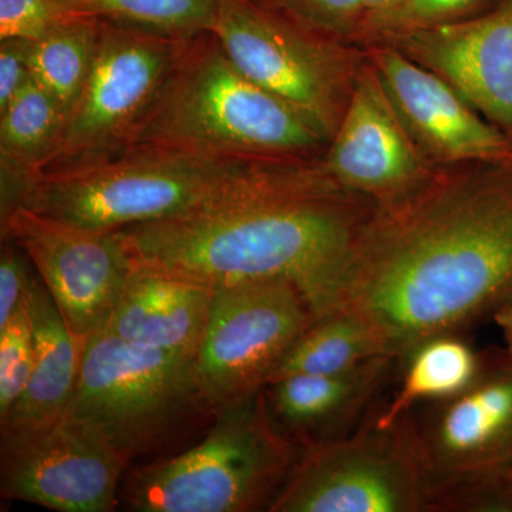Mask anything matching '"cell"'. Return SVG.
<instances>
[{
    "instance_id": "cell-1",
    "label": "cell",
    "mask_w": 512,
    "mask_h": 512,
    "mask_svg": "<svg viewBox=\"0 0 512 512\" xmlns=\"http://www.w3.org/2000/svg\"><path fill=\"white\" fill-rule=\"evenodd\" d=\"M512 292V163L436 167L377 205L350 251L339 309L360 316L397 360L463 332Z\"/></svg>"
},
{
    "instance_id": "cell-2",
    "label": "cell",
    "mask_w": 512,
    "mask_h": 512,
    "mask_svg": "<svg viewBox=\"0 0 512 512\" xmlns=\"http://www.w3.org/2000/svg\"><path fill=\"white\" fill-rule=\"evenodd\" d=\"M376 207L323 156L256 158L190 214L121 232L136 258L210 284L285 279L319 319L338 311L350 251Z\"/></svg>"
},
{
    "instance_id": "cell-3",
    "label": "cell",
    "mask_w": 512,
    "mask_h": 512,
    "mask_svg": "<svg viewBox=\"0 0 512 512\" xmlns=\"http://www.w3.org/2000/svg\"><path fill=\"white\" fill-rule=\"evenodd\" d=\"M131 146L247 160L319 157L328 138L284 100L238 69L211 32L191 37Z\"/></svg>"
},
{
    "instance_id": "cell-4",
    "label": "cell",
    "mask_w": 512,
    "mask_h": 512,
    "mask_svg": "<svg viewBox=\"0 0 512 512\" xmlns=\"http://www.w3.org/2000/svg\"><path fill=\"white\" fill-rule=\"evenodd\" d=\"M299 456L262 389L215 414L197 446L131 471L124 503L137 512L269 511Z\"/></svg>"
},
{
    "instance_id": "cell-5",
    "label": "cell",
    "mask_w": 512,
    "mask_h": 512,
    "mask_svg": "<svg viewBox=\"0 0 512 512\" xmlns=\"http://www.w3.org/2000/svg\"><path fill=\"white\" fill-rule=\"evenodd\" d=\"M194 360L97 330L84 345L79 382L64 416L92 431L128 467L215 416Z\"/></svg>"
},
{
    "instance_id": "cell-6",
    "label": "cell",
    "mask_w": 512,
    "mask_h": 512,
    "mask_svg": "<svg viewBox=\"0 0 512 512\" xmlns=\"http://www.w3.org/2000/svg\"><path fill=\"white\" fill-rule=\"evenodd\" d=\"M254 160L126 147L92 163L40 175L22 208L74 227L120 231L190 214L220 195Z\"/></svg>"
},
{
    "instance_id": "cell-7",
    "label": "cell",
    "mask_w": 512,
    "mask_h": 512,
    "mask_svg": "<svg viewBox=\"0 0 512 512\" xmlns=\"http://www.w3.org/2000/svg\"><path fill=\"white\" fill-rule=\"evenodd\" d=\"M212 35L242 73L328 138L348 109L365 49L313 28L271 0H222Z\"/></svg>"
},
{
    "instance_id": "cell-8",
    "label": "cell",
    "mask_w": 512,
    "mask_h": 512,
    "mask_svg": "<svg viewBox=\"0 0 512 512\" xmlns=\"http://www.w3.org/2000/svg\"><path fill=\"white\" fill-rule=\"evenodd\" d=\"M212 285L210 318L194 363L202 392L217 414L265 389L316 316L302 292L285 279Z\"/></svg>"
},
{
    "instance_id": "cell-9",
    "label": "cell",
    "mask_w": 512,
    "mask_h": 512,
    "mask_svg": "<svg viewBox=\"0 0 512 512\" xmlns=\"http://www.w3.org/2000/svg\"><path fill=\"white\" fill-rule=\"evenodd\" d=\"M187 40L100 20L92 72L40 175L126 148Z\"/></svg>"
},
{
    "instance_id": "cell-10",
    "label": "cell",
    "mask_w": 512,
    "mask_h": 512,
    "mask_svg": "<svg viewBox=\"0 0 512 512\" xmlns=\"http://www.w3.org/2000/svg\"><path fill=\"white\" fill-rule=\"evenodd\" d=\"M370 413V412H369ZM269 512H430L427 484L397 426L369 414L345 439L301 451Z\"/></svg>"
},
{
    "instance_id": "cell-11",
    "label": "cell",
    "mask_w": 512,
    "mask_h": 512,
    "mask_svg": "<svg viewBox=\"0 0 512 512\" xmlns=\"http://www.w3.org/2000/svg\"><path fill=\"white\" fill-rule=\"evenodd\" d=\"M0 234L23 249L74 336L86 342L106 328L133 265L121 229L93 231L19 208Z\"/></svg>"
},
{
    "instance_id": "cell-12",
    "label": "cell",
    "mask_w": 512,
    "mask_h": 512,
    "mask_svg": "<svg viewBox=\"0 0 512 512\" xmlns=\"http://www.w3.org/2000/svg\"><path fill=\"white\" fill-rule=\"evenodd\" d=\"M126 468L66 416L35 429L0 430V490L8 500L60 512H110Z\"/></svg>"
},
{
    "instance_id": "cell-13",
    "label": "cell",
    "mask_w": 512,
    "mask_h": 512,
    "mask_svg": "<svg viewBox=\"0 0 512 512\" xmlns=\"http://www.w3.org/2000/svg\"><path fill=\"white\" fill-rule=\"evenodd\" d=\"M426 484L512 461V362L488 350L480 375L461 392L421 404L397 421Z\"/></svg>"
},
{
    "instance_id": "cell-14",
    "label": "cell",
    "mask_w": 512,
    "mask_h": 512,
    "mask_svg": "<svg viewBox=\"0 0 512 512\" xmlns=\"http://www.w3.org/2000/svg\"><path fill=\"white\" fill-rule=\"evenodd\" d=\"M421 154L434 167L512 163V140L460 93L389 43L363 47Z\"/></svg>"
},
{
    "instance_id": "cell-15",
    "label": "cell",
    "mask_w": 512,
    "mask_h": 512,
    "mask_svg": "<svg viewBox=\"0 0 512 512\" xmlns=\"http://www.w3.org/2000/svg\"><path fill=\"white\" fill-rule=\"evenodd\" d=\"M323 163L343 187L376 205L406 197L436 170L404 127L367 57Z\"/></svg>"
},
{
    "instance_id": "cell-16",
    "label": "cell",
    "mask_w": 512,
    "mask_h": 512,
    "mask_svg": "<svg viewBox=\"0 0 512 512\" xmlns=\"http://www.w3.org/2000/svg\"><path fill=\"white\" fill-rule=\"evenodd\" d=\"M380 43L439 74L512 140V0L476 18Z\"/></svg>"
},
{
    "instance_id": "cell-17",
    "label": "cell",
    "mask_w": 512,
    "mask_h": 512,
    "mask_svg": "<svg viewBox=\"0 0 512 512\" xmlns=\"http://www.w3.org/2000/svg\"><path fill=\"white\" fill-rule=\"evenodd\" d=\"M399 360L380 356L339 375H295L265 387L278 429L302 450L345 439L359 429Z\"/></svg>"
},
{
    "instance_id": "cell-18",
    "label": "cell",
    "mask_w": 512,
    "mask_h": 512,
    "mask_svg": "<svg viewBox=\"0 0 512 512\" xmlns=\"http://www.w3.org/2000/svg\"><path fill=\"white\" fill-rule=\"evenodd\" d=\"M212 299L214 285L210 282L133 255V265L106 329L141 348L168 350L195 359Z\"/></svg>"
},
{
    "instance_id": "cell-19",
    "label": "cell",
    "mask_w": 512,
    "mask_h": 512,
    "mask_svg": "<svg viewBox=\"0 0 512 512\" xmlns=\"http://www.w3.org/2000/svg\"><path fill=\"white\" fill-rule=\"evenodd\" d=\"M26 311L35 340V367L22 399L0 430L35 429L64 416L82 370L86 342L74 336L42 279L32 276Z\"/></svg>"
},
{
    "instance_id": "cell-20",
    "label": "cell",
    "mask_w": 512,
    "mask_h": 512,
    "mask_svg": "<svg viewBox=\"0 0 512 512\" xmlns=\"http://www.w3.org/2000/svg\"><path fill=\"white\" fill-rule=\"evenodd\" d=\"M64 123L60 104L33 79L0 110V227L25 207Z\"/></svg>"
},
{
    "instance_id": "cell-21",
    "label": "cell",
    "mask_w": 512,
    "mask_h": 512,
    "mask_svg": "<svg viewBox=\"0 0 512 512\" xmlns=\"http://www.w3.org/2000/svg\"><path fill=\"white\" fill-rule=\"evenodd\" d=\"M487 355L488 350L478 352L461 332L423 340L399 360L402 377L396 390L373 406L370 420L380 429H389L421 404L461 392L480 375Z\"/></svg>"
},
{
    "instance_id": "cell-22",
    "label": "cell",
    "mask_w": 512,
    "mask_h": 512,
    "mask_svg": "<svg viewBox=\"0 0 512 512\" xmlns=\"http://www.w3.org/2000/svg\"><path fill=\"white\" fill-rule=\"evenodd\" d=\"M380 356L390 355L375 330L355 313L338 309L316 319L295 340L268 384L295 375H339Z\"/></svg>"
},
{
    "instance_id": "cell-23",
    "label": "cell",
    "mask_w": 512,
    "mask_h": 512,
    "mask_svg": "<svg viewBox=\"0 0 512 512\" xmlns=\"http://www.w3.org/2000/svg\"><path fill=\"white\" fill-rule=\"evenodd\" d=\"M100 19L77 15L30 42L32 79L69 116L89 79L99 45Z\"/></svg>"
},
{
    "instance_id": "cell-24",
    "label": "cell",
    "mask_w": 512,
    "mask_h": 512,
    "mask_svg": "<svg viewBox=\"0 0 512 512\" xmlns=\"http://www.w3.org/2000/svg\"><path fill=\"white\" fill-rule=\"evenodd\" d=\"M80 15L190 39L210 32L222 0H64Z\"/></svg>"
},
{
    "instance_id": "cell-25",
    "label": "cell",
    "mask_w": 512,
    "mask_h": 512,
    "mask_svg": "<svg viewBox=\"0 0 512 512\" xmlns=\"http://www.w3.org/2000/svg\"><path fill=\"white\" fill-rule=\"evenodd\" d=\"M427 498L430 512H512V461L436 478Z\"/></svg>"
},
{
    "instance_id": "cell-26",
    "label": "cell",
    "mask_w": 512,
    "mask_h": 512,
    "mask_svg": "<svg viewBox=\"0 0 512 512\" xmlns=\"http://www.w3.org/2000/svg\"><path fill=\"white\" fill-rule=\"evenodd\" d=\"M26 301V299H25ZM35 367V340L26 305L0 329V424L22 399Z\"/></svg>"
},
{
    "instance_id": "cell-27",
    "label": "cell",
    "mask_w": 512,
    "mask_h": 512,
    "mask_svg": "<svg viewBox=\"0 0 512 512\" xmlns=\"http://www.w3.org/2000/svg\"><path fill=\"white\" fill-rule=\"evenodd\" d=\"M501 2L503 0H403L399 9L384 20L363 47L403 33L476 18Z\"/></svg>"
},
{
    "instance_id": "cell-28",
    "label": "cell",
    "mask_w": 512,
    "mask_h": 512,
    "mask_svg": "<svg viewBox=\"0 0 512 512\" xmlns=\"http://www.w3.org/2000/svg\"><path fill=\"white\" fill-rule=\"evenodd\" d=\"M77 15L64 0H0V40L33 42Z\"/></svg>"
},
{
    "instance_id": "cell-29",
    "label": "cell",
    "mask_w": 512,
    "mask_h": 512,
    "mask_svg": "<svg viewBox=\"0 0 512 512\" xmlns=\"http://www.w3.org/2000/svg\"><path fill=\"white\" fill-rule=\"evenodd\" d=\"M313 28L359 46L363 28L360 0H271Z\"/></svg>"
},
{
    "instance_id": "cell-30",
    "label": "cell",
    "mask_w": 512,
    "mask_h": 512,
    "mask_svg": "<svg viewBox=\"0 0 512 512\" xmlns=\"http://www.w3.org/2000/svg\"><path fill=\"white\" fill-rule=\"evenodd\" d=\"M23 249L12 239H3L0 252V329L8 325L25 303L32 272Z\"/></svg>"
},
{
    "instance_id": "cell-31",
    "label": "cell",
    "mask_w": 512,
    "mask_h": 512,
    "mask_svg": "<svg viewBox=\"0 0 512 512\" xmlns=\"http://www.w3.org/2000/svg\"><path fill=\"white\" fill-rule=\"evenodd\" d=\"M29 49L28 40H0V110L32 79Z\"/></svg>"
},
{
    "instance_id": "cell-32",
    "label": "cell",
    "mask_w": 512,
    "mask_h": 512,
    "mask_svg": "<svg viewBox=\"0 0 512 512\" xmlns=\"http://www.w3.org/2000/svg\"><path fill=\"white\" fill-rule=\"evenodd\" d=\"M403 0H360L363 10V28L359 37V46H365L367 39L372 36L380 25L393 15Z\"/></svg>"
},
{
    "instance_id": "cell-33",
    "label": "cell",
    "mask_w": 512,
    "mask_h": 512,
    "mask_svg": "<svg viewBox=\"0 0 512 512\" xmlns=\"http://www.w3.org/2000/svg\"><path fill=\"white\" fill-rule=\"evenodd\" d=\"M493 315L495 322H497L501 332H503L505 355H507L508 359L512 362V292L504 299V302L495 309Z\"/></svg>"
}]
</instances>
